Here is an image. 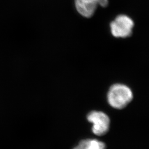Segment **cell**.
Wrapping results in <instances>:
<instances>
[{"label":"cell","instance_id":"3","mask_svg":"<svg viewBox=\"0 0 149 149\" xmlns=\"http://www.w3.org/2000/svg\"><path fill=\"white\" fill-rule=\"evenodd\" d=\"M87 118L88 122L93 124L92 132L96 135H105L109 130L110 119L104 113L92 111L88 114Z\"/></svg>","mask_w":149,"mask_h":149},{"label":"cell","instance_id":"1","mask_svg":"<svg viewBox=\"0 0 149 149\" xmlns=\"http://www.w3.org/2000/svg\"><path fill=\"white\" fill-rule=\"evenodd\" d=\"M133 98V92L129 87L118 84L112 85L107 95L109 105L118 109L125 108L132 101Z\"/></svg>","mask_w":149,"mask_h":149},{"label":"cell","instance_id":"6","mask_svg":"<svg viewBox=\"0 0 149 149\" xmlns=\"http://www.w3.org/2000/svg\"><path fill=\"white\" fill-rule=\"evenodd\" d=\"M99 5L101 6L102 7H105L108 5V0H100Z\"/></svg>","mask_w":149,"mask_h":149},{"label":"cell","instance_id":"2","mask_svg":"<svg viewBox=\"0 0 149 149\" xmlns=\"http://www.w3.org/2000/svg\"><path fill=\"white\" fill-rule=\"evenodd\" d=\"M134 25V22L130 17L124 15H119L111 23L112 35L116 38L129 37L132 34Z\"/></svg>","mask_w":149,"mask_h":149},{"label":"cell","instance_id":"5","mask_svg":"<svg viewBox=\"0 0 149 149\" xmlns=\"http://www.w3.org/2000/svg\"><path fill=\"white\" fill-rule=\"evenodd\" d=\"M74 149H106V145L96 139H86L81 141Z\"/></svg>","mask_w":149,"mask_h":149},{"label":"cell","instance_id":"4","mask_svg":"<svg viewBox=\"0 0 149 149\" xmlns=\"http://www.w3.org/2000/svg\"><path fill=\"white\" fill-rule=\"evenodd\" d=\"M100 0H75L77 11L86 18H90L93 15Z\"/></svg>","mask_w":149,"mask_h":149}]
</instances>
